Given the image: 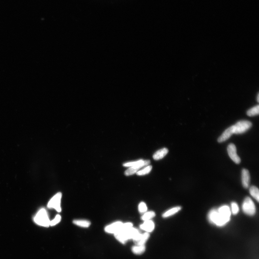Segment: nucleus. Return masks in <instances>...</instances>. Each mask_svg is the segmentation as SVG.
Returning <instances> with one entry per match:
<instances>
[{
	"label": "nucleus",
	"mask_w": 259,
	"mask_h": 259,
	"mask_svg": "<svg viewBox=\"0 0 259 259\" xmlns=\"http://www.w3.org/2000/svg\"><path fill=\"white\" fill-rule=\"evenodd\" d=\"M123 224L122 222L118 221L105 227V230L106 232L115 234L121 229Z\"/></svg>",
	"instance_id": "nucleus-9"
},
{
	"label": "nucleus",
	"mask_w": 259,
	"mask_h": 259,
	"mask_svg": "<svg viewBox=\"0 0 259 259\" xmlns=\"http://www.w3.org/2000/svg\"><path fill=\"white\" fill-rule=\"evenodd\" d=\"M250 193L251 196L255 198L258 202L259 201V189L257 187L252 186L250 188Z\"/></svg>",
	"instance_id": "nucleus-17"
},
{
	"label": "nucleus",
	"mask_w": 259,
	"mask_h": 259,
	"mask_svg": "<svg viewBox=\"0 0 259 259\" xmlns=\"http://www.w3.org/2000/svg\"><path fill=\"white\" fill-rule=\"evenodd\" d=\"M181 207L180 206L174 207V208L170 209L169 210L165 212V213L163 214L162 217L164 218H167L175 214L178 213L180 211H181Z\"/></svg>",
	"instance_id": "nucleus-15"
},
{
	"label": "nucleus",
	"mask_w": 259,
	"mask_h": 259,
	"mask_svg": "<svg viewBox=\"0 0 259 259\" xmlns=\"http://www.w3.org/2000/svg\"><path fill=\"white\" fill-rule=\"evenodd\" d=\"M259 113V106L257 105L256 106L251 108L247 111V115L249 116L253 117L254 116L258 115Z\"/></svg>",
	"instance_id": "nucleus-19"
},
{
	"label": "nucleus",
	"mask_w": 259,
	"mask_h": 259,
	"mask_svg": "<svg viewBox=\"0 0 259 259\" xmlns=\"http://www.w3.org/2000/svg\"><path fill=\"white\" fill-rule=\"evenodd\" d=\"M233 134H234V126H232L225 130L221 136L218 138V142L221 143L226 141Z\"/></svg>",
	"instance_id": "nucleus-12"
},
{
	"label": "nucleus",
	"mask_w": 259,
	"mask_h": 259,
	"mask_svg": "<svg viewBox=\"0 0 259 259\" xmlns=\"http://www.w3.org/2000/svg\"><path fill=\"white\" fill-rule=\"evenodd\" d=\"M250 172L248 170L245 169H243L241 171V182L244 188H248L250 186Z\"/></svg>",
	"instance_id": "nucleus-10"
},
{
	"label": "nucleus",
	"mask_w": 259,
	"mask_h": 259,
	"mask_svg": "<svg viewBox=\"0 0 259 259\" xmlns=\"http://www.w3.org/2000/svg\"><path fill=\"white\" fill-rule=\"evenodd\" d=\"M140 233L137 229L132 227L126 229H121L114 234L116 239L120 242L124 244L129 239H134Z\"/></svg>",
	"instance_id": "nucleus-2"
},
{
	"label": "nucleus",
	"mask_w": 259,
	"mask_h": 259,
	"mask_svg": "<svg viewBox=\"0 0 259 259\" xmlns=\"http://www.w3.org/2000/svg\"><path fill=\"white\" fill-rule=\"evenodd\" d=\"M35 223L40 226L48 227L50 226V220L46 209L42 208L36 214L34 219Z\"/></svg>",
	"instance_id": "nucleus-3"
},
{
	"label": "nucleus",
	"mask_w": 259,
	"mask_h": 259,
	"mask_svg": "<svg viewBox=\"0 0 259 259\" xmlns=\"http://www.w3.org/2000/svg\"><path fill=\"white\" fill-rule=\"evenodd\" d=\"M155 214L154 211H150L145 213L141 218L143 220L146 221L150 220V219L154 218Z\"/></svg>",
	"instance_id": "nucleus-20"
},
{
	"label": "nucleus",
	"mask_w": 259,
	"mask_h": 259,
	"mask_svg": "<svg viewBox=\"0 0 259 259\" xmlns=\"http://www.w3.org/2000/svg\"><path fill=\"white\" fill-rule=\"evenodd\" d=\"M231 211L228 206L224 205L218 209H213L209 212L208 219L211 224L223 226L230 221Z\"/></svg>",
	"instance_id": "nucleus-1"
},
{
	"label": "nucleus",
	"mask_w": 259,
	"mask_h": 259,
	"mask_svg": "<svg viewBox=\"0 0 259 259\" xmlns=\"http://www.w3.org/2000/svg\"><path fill=\"white\" fill-rule=\"evenodd\" d=\"M73 223L76 225L83 228H88L91 224L89 221L86 220H75L73 221Z\"/></svg>",
	"instance_id": "nucleus-18"
},
{
	"label": "nucleus",
	"mask_w": 259,
	"mask_h": 259,
	"mask_svg": "<svg viewBox=\"0 0 259 259\" xmlns=\"http://www.w3.org/2000/svg\"><path fill=\"white\" fill-rule=\"evenodd\" d=\"M145 250L144 245H138L133 246L132 248V252L136 255H141L143 253Z\"/></svg>",
	"instance_id": "nucleus-16"
},
{
	"label": "nucleus",
	"mask_w": 259,
	"mask_h": 259,
	"mask_svg": "<svg viewBox=\"0 0 259 259\" xmlns=\"http://www.w3.org/2000/svg\"><path fill=\"white\" fill-rule=\"evenodd\" d=\"M154 224L151 220L145 221L143 224L140 225L142 230L147 231V233L151 232L154 229Z\"/></svg>",
	"instance_id": "nucleus-13"
},
{
	"label": "nucleus",
	"mask_w": 259,
	"mask_h": 259,
	"mask_svg": "<svg viewBox=\"0 0 259 259\" xmlns=\"http://www.w3.org/2000/svg\"><path fill=\"white\" fill-rule=\"evenodd\" d=\"M149 236L148 233L146 232L143 234L140 233L133 239V240L136 245H144Z\"/></svg>",
	"instance_id": "nucleus-11"
},
{
	"label": "nucleus",
	"mask_w": 259,
	"mask_h": 259,
	"mask_svg": "<svg viewBox=\"0 0 259 259\" xmlns=\"http://www.w3.org/2000/svg\"><path fill=\"white\" fill-rule=\"evenodd\" d=\"M169 152V150L166 148L158 150L153 155V158L155 160H159L162 159Z\"/></svg>",
	"instance_id": "nucleus-14"
},
{
	"label": "nucleus",
	"mask_w": 259,
	"mask_h": 259,
	"mask_svg": "<svg viewBox=\"0 0 259 259\" xmlns=\"http://www.w3.org/2000/svg\"><path fill=\"white\" fill-rule=\"evenodd\" d=\"M244 213L249 216L255 215L256 213V208L255 203L250 197H246L243 201L242 206Z\"/></svg>",
	"instance_id": "nucleus-4"
},
{
	"label": "nucleus",
	"mask_w": 259,
	"mask_h": 259,
	"mask_svg": "<svg viewBox=\"0 0 259 259\" xmlns=\"http://www.w3.org/2000/svg\"><path fill=\"white\" fill-rule=\"evenodd\" d=\"M61 217L59 214H57L53 220L50 221V226H54L58 224L61 221Z\"/></svg>",
	"instance_id": "nucleus-24"
},
{
	"label": "nucleus",
	"mask_w": 259,
	"mask_h": 259,
	"mask_svg": "<svg viewBox=\"0 0 259 259\" xmlns=\"http://www.w3.org/2000/svg\"><path fill=\"white\" fill-rule=\"evenodd\" d=\"M139 211L140 213H143L146 212L147 210V207L146 204L144 202H142L139 204Z\"/></svg>",
	"instance_id": "nucleus-23"
},
{
	"label": "nucleus",
	"mask_w": 259,
	"mask_h": 259,
	"mask_svg": "<svg viewBox=\"0 0 259 259\" xmlns=\"http://www.w3.org/2000/svg\"><path fill=\"white\" fill-rule=\"evenodd\" d=\"M152 168V166H148L145 168L144 169L140 170L139 171H138L137 172V174L139 176L149 174L150 171H151Z\"/></svg>",
	"instance_id": "nucleus-21"
},
{
	"label": "nucleus",
	"mask_w": 259,
	"mask_h": 259,
	"mask_svg": "<svg viewBox=\"0 0 259 259\" xmlns=\"http://www.w3.org/2000/svg\"><path fill=\"white\" fill-rule=\"evenodd\" d=\"M227 150L229 156L233 161L237 164H240L241 159L237 154L235 145L232 143L229 144Z\"/></svg>",
	"instance_id": "nucleus-8"
},
{
	"label": "nucleus",
	"mask_w": 259,
	"mask_h": 259,
	"mask_svg": "<svg viewBox=\"0 0 259 259\" xmlns=\"http://www.w3.org/2000/svg\"><path fill=\"white\" fill-rule=\"evenodd\" d=\"M252 124L248 121H240L234 125V134H240L245 133L252 127Z\"/></svg>",
	"instance_id": "nucleus-5"
},
{
	"label": "nucleus",
	"mask_w": 259,
	"mask_h": 259,
	"mask_svg": "<svg viewBox=\"0 0 259 259\" xmlns=\"http://www.w3.org/2000/svg\"><path fill=\"white\" fill-rule=\"evenodd\" d=\"M62 197V194L61 193L56 194L49 202L47 205L48 208L55 209L60 213L61 211V203Z\"/></svg>",
	"instance_id": "nucleus-6"
},
{
	"label": "nucleus",
	"mask_w": 259,
	"mask_h": 259,
	"mask_svg": "<svg viewBox=\"0 0 259 259\" xmlns=\"http://www.w3.org/2000/svg\"><path fill=\"white\" fill-rule=\"evenodd\" d=\"M231 211L234 215L237 214L239 211L238 205L235 202H232L231 203Z\"/></svg>",
	"instance_id": "nucleus-22"
},
{
	"label": "nucleus",
	"mask_w": 259,
	"mask_h": 259,
	"mask_svg": "<svg viewBox=\"0 0 259 259\" xmlns=\"http://www.w3.org/2000/svg\"><path fill=\"white\" fill-rule=\"evenodd\" d=\"M150 163V161L148 160H139L137 164L130 167L125 172V174L127 176L132 175L135 173H137L138 171V170L141 168L142 167L147 166Z\"/></svg>",
	"instance_id": "nucleus-7"
},
{
	"label": "nucleus",
	"mask_w": 259,
	"mask_h": 259,
	"mask_svg": "<svg viewBox=\"0 0 259 259\" xmlns=\"http://www.w3.org/2000/svg\"><path fill=\"white\" fill-rule=\"evenodd\" d=\"M257 101H258V102H259V94H258V97H257Z\"/></svg>",
	"instance_id": "nucleus-25"
}]
</instances>
